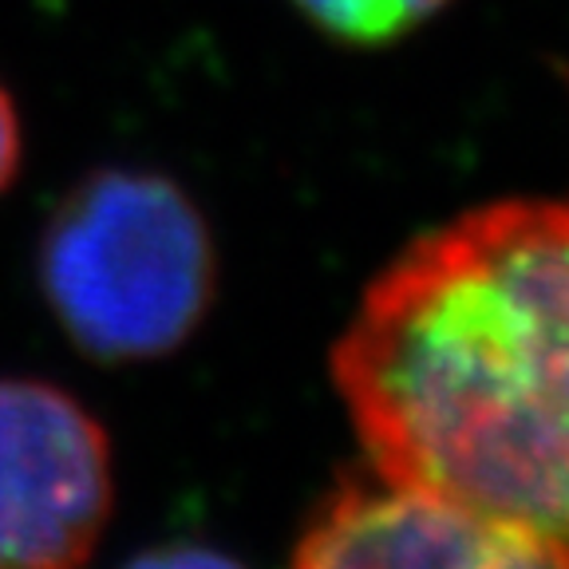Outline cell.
I'll list each match as a JSON object with an SVG mask.
<instances>
[{
	"mask_svg": "<svg viewBox=\"0 0 569 569\" xmlns=\"http://www.w3.org/2000/svg\"><path fill=\"white\" fill-rule=\"evenodd\" d=\"M368 471L569 553V202L416 238L332 345Z\"/></svg>",
	"mask_w": 569,
	"mask_h": 569,
	"instance_id": "obj_1",
	"label": "cell"
},
{
	"mask_svg": "<svg viewBox=\"0 0 569 569\" xmlns=\"http://www.w3.org/2000/svg\"><path fill=\"white\" fill-rule=\"evenodd\" d=\"M36 273L71 345L103 365H134L198 332L218 293V249L174 178L103 167L52 210Z\"/></svg>",
	"mask_w": 569,
	"mask_h": 569,
	"instance_id": "obj_2",
	"label": "cell"
},
{
	"mask_svg": "<svg viewBox=\"0 0 569 569\" xmlns=\"http://www.w3.org/2000/svg\"><path fill=\"white\" fill-rule=\"evenodd\" d=\"M111 507L103 423L56 383L0 380V569H83Z\"/></svg>",
	"mask_w": 569,
	"mask_h": 569,
	"instance_id": "obj_3",
	"label": "cell"
},
{
	"mask_svg": "<svg viewBox=\"0 0 569 569\" xmlns=\"http://www.w3.org/2000/svg\"><path fill=\"white\" fill-rule=\"evenodd\" d=\"M289 569H569V553L368 471L325 495Z\"/></svg>",
	"mask_w": 569,
	"mask_h": 569,
	"instance_id": "obj_4",
	"label": "cell"
},
{
	"mask_svg": "<svg viewBox=\"0 0 569 569\" xmlns=\"http://www.w3.org/2000/svg\"><path fill=\"white\" fill-rule=\"evenodd\" d=\"M297 9L345 44H388L436 17L447 0H293Z\"/></svg>",
	"mask_w": 569,
	"mask_h": 569,
	"instance_id": "obj_5",
	"label": "cell"
},
{
	"mask_svg": "<svg viewBox=\"0 0 569 569\" xmlns=\"http://www.w3.org/2000/svg\"><path fill=\"white\" fill-rule=\"evenodd\" d=\"M123 569H246L241 561H233L230 553L213 550V546L198 542H170L154 546V550L131 558Z\"/></svg>",
	"mask_w": 569,
	"mask_h": 569,
	"instance_id": "obj_6",
	"label": "cell"
},
{
	"mask_svg": "<svg viewBox=\"0 0 569 569\" xmlns=\"http://www.w3.org/2000/svg\"><path fill=\"white\" fill-rule=\"evenodd\" d=\"M20 167V116L12 107V96L0 88V194L9 190Z\"/></svg>",
	"mask_w": 569,
	"mask_h": 569,
	"instance_id": "obj_7",
	"label": "cell"
}]
</instances>
